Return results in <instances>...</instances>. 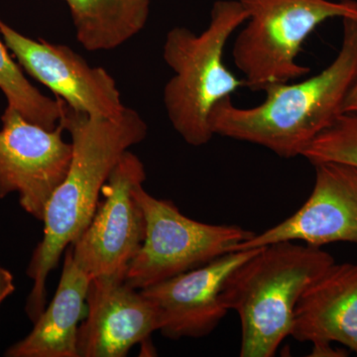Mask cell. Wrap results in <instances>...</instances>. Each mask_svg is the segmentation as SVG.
I'll return each instance as SVG.
<instances>
[{
    "label": "cell",
    "instance_id": "6da1fadb",
    "mask_svg": "<svg viewBox=\"0 0 357 357\" xmlns=\"http://www.w3.org/2000/svg\"><path fill=\"white\" fill-rule=\"evenodd\" d=\"M72 137L69 171L45 211L44 236L28 265L33 280L26 314L34 323L46 307V283L61 256L89 227L103 185L122 155L145 139L147 124L136 110L126 107L119 116H91L65 102L60 121Z\"/></svg>",
    "mask_w": 357,
    "mask_h": 357
},
{
    "label": "cell",
    "instance_id": "7a4b0ae2",
    "mask_svg": "<svg viewBox=\"0 0 357 357\" xmlns=\"http://www.w3.org/2000/svg\"><path fill=\"white\" fill-rule=\"evenodd\" d=\"M342 46L326 69L299 83L274 84L264 102L238 107L231 96L213 107L215 135L259 145L282 158L302 156L307 145L344 114L357 77V20L344 18Z\"/></svg>",
    "mask_w": 357,
    "mask_h": 357
},
{
    "label": "cell",
    "instance_id": "3957f363",
    "mask_svg": "<svg viewBox=\"0 0 357 357\" xmlns=\"http://www.w3.org/2000/svg\"><path fill=\"white\" fill-rule=\"evenodd\" d=\"M321 248L296 241L263 246L234 268L220 292L241 323V357H272L290 337L301 295L335 263Z\"/></svg>",
    "mask_w": 357,
    "mask_h": 357
},
{
    "label": "cell",
    "instance_id": "277c9868",
    "mask_svg": "<svg viewBox=\"0 0 357 357\" xmlns=\"http://www.w3.org/2000/svg\"><path fill=\"white\" fill-rule=\"evenodd\" d=\"M248 18L239 0H218L203 32L174 27L166 35L163 58L174 76L164 89V105L173 128L191 146L210 142L213 107L245 84L227 69L223 53Z\"/></svg>",
    "mask_w": 357,
    "mask_h": 357
},
{
    "label": "cell",
    "instance_id": "5b68a950",
    "mask_svg": "<svg viewBox=\"0 0 357 357\" xmlns=\"http://www.w3.org/2000/svg\"><path fill=\"white\" fill-rule=\"evenodd\" d=\"M246 25L234 41V64L251 91L307 76L311 69L296 62L307 37L332 18L357 20L354 0H239Z\"/></svg>",
    "mask_w": 357,
    "mask_h": 357
},
{
    "label": "cell",
    "instance_id": "8992f818",
    "mask_svg": "<svg viewBox=\"0 0 357 357\" xmlns=\"http://www.w3.org/2000/svg\"><path fill=\"white\" fill-rule=\"evenodd\" d=\"M134 194L146 218L144 243L126 276L137 290L204 266L255 236L237 225H208L185 217L173 202L145 191L143 183Z\"/></svg>",
    "mask_w": 357,
    "mask_h": 357
},
{
    "label": "cell",
    "instance_id": "52a82bcc",
    "mask_svg": "<svg viewBox=\"0 0 357 357\" xmlns=\"http://www.w3.org/2000/svg\"><path fill=\"white\" fill-rule=\"evenodd\" d=\"M146 178L144 164L126 152L103 185V201L89 227L70 244L73 258L91 278L126 276L146 236V218L134 194Z\"/></svg>",
    "mask_w": 357,
    "mask_h": 357
},
{
    "label": "cell",
    "instance_id": "ba28073f",
    "mask_svg": "<svg viewBox=\"0 0 357 357\" xmlns=\"http://www.w3.org/2000/svg\"><path fill=\"white\" fill-rule=\"evenodd\" d=\"M0 129V199L17 192L26 213L43 222L45 211L69 171L72 142L61 124L48 130L7 107Z\"/></svg>",
    "mask_w": 357,
    "mask_h": 357
},
{
    "label": "cell",
    "instance_id": "9c48e42d",
    "mask_svg": "<svg viewBox=\"0 0 357 357\" xmlns=\"http://www.w3.org/2000/svg\"><path fill=\"white\" fill-rule=\"evenodd\" d=\"M0 35L21 67L70 109L109 119L126 109L112 75L102 67H91L66 45L29 38L1 20Z\"/></svg>",
    "mask_w": 357,
    "mask_h": 357
},
{
    "label": "cell",
    "instance_id": "30bf717a",
    "mask_svg": "<svg viewBox=\"0 0 357 357\" xmlns=\"http://www.w3.org/2000/svg\"><path fill=\"white\" fill-rule=\"evenodd\" d=\"M314 189L305 204L283 222L239 243L234 251L280 241L321 248L357 243V167L337 162L314 164Z\"/></svg>",
    "mask_w": 357,
    "mask_h": 357
},
{
    "label": "cell",
    "instance_id": "8fae6325",
    "mask_svg": "<svg viewBox=\"0 0 357 357\" xmlns=\"http://www.w3.org/2000/svg\"><path fill=\"white\" fill-rule=\"evenodd\" d=\"M88 312L77 332L79 357H124L160 328L153 303L124 276H98L89 281Z\"/></svg>",
    "mask_w": 357,
    "mask_h": 357
},
{
    "label": "cell",
    "instance_id": "7c38bea8",
    "mask_svg": "<svg viewBox=\"0 0 357 357\" xmlns=\"http://www.w3.org/2000/svg\"><path fill=\"white\" fill-rule=\"evenodd\" d=\"M260 248L232 251L204 266L140 290L158 311L162 335L177 340L204 337L213 333L229 312L220 301L223 282Z\"/></svg>",
    "mask_w": 357,
    "mask_h": 357
},
{
    "label": "cell",
    "instance_id": "4fadbf2b",
    "mask_svg": "<svg viewBox=\"0 0 357 357\" xmlns=\"http://www.w3.org/2000/svg\"><path fill=\"white\" fill-rule=\"evenodd\" d=\"M312 342V356H340L337 342L357 354V264L333 263L301 295L291 335Z\"/></svg>",
    "mask_w": 357,
    "mask_h": 357
},
{
    "label": "cell",
    "instance_id": "5bb4252c",
    "mask_svg": "<svg viewBox=\"0 0 357 357\" xmlns=\"http://www.w3.org/2000/svg\"><path fill=\"white\" fill-rule=\"evenodd\" d=\"M89 276L66 249L62 275L55 296L34 321L27 337L11 345L7 357H79L77 351L79 323L86 295Z\"/></svg>",
    "mask_w": 357,
    "mask_h": 357
},
{
    "label": "cell",
    "instance_id": "9a60e30c",
    "mask_svg": "<svg viewBox=\"0 0 357 357\" xmlns=\"http://www.w3.org/2000/svg\"><path fill=\"white\" fill-rule=\"evenodd\" d=\"M79 43L89 52L114 50L145 27L150 0H65Z\"/></svg>",
    "mask_w": 357,
    "mask_h": 357
},
{
    "label": "cell",
    "instance_id": "2e32d148",
    "mask_svg": "<svg viewBox=\"0 0 357 357\" xmlns=\"http://www.w3.org/2000/svg\"><path fill=\"white\" fill-rule=\"evenodd\" d=\"M0 89L7 100V107L20 112L25 119L52 130L60 124L65 102L47 98L23 74L20 65L9 55L6 45L0 40Z\"/></svg>",
    "mask_w": 357,
    "mask_h": 357
},
{
    "label": "cell",
    "instance_id": "e0dca14e",
    "mask_svg": "<svg viewBox=\"0 0 357 357\" xmlns=\"http://www.w3.org/2000/svg\"><path fill=\"white\" fill-rule=\"evenodd\" d=\"M302 157L312 165L337 162L357 167V112H344L307 145Z\"/></svg>",
    "mask_w": 357,
    "mask_h": 357
},
{
    "label": "cell",
    "instance_id": "ac0fdd59",
    "mask_svg": "<svg viewBox=\"0 0 357 357\" xmlns=\"http://www.w3.org/2000/svg\"><path fill=\"white\" fill-rule=\"evenodd\" d=\"M15 291L13 275L0 265V305Z\"/></svg>",
    "mask_w": 357,
    "mask_h": 357
},
{
    "label": "cell",
    "instance_id": "d6986e66",
    "mask_svg": "<svg viewBox=\"0 0 357 357\" xmlns=\"http://www.w3.org/2000/svg\"><path fill=\"white\" fill-rule=\"evenodd\" d=\"M344 112H357V77L345 98L344 114Z\"/></svg>",
    "mask_w": 357,
    "mask_h": 357
}]
</instances>
